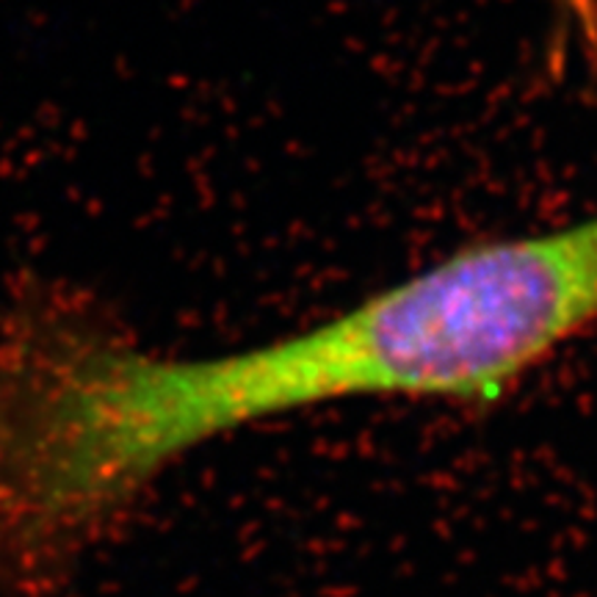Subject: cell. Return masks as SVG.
Returning <instances> with one entry per match:
<instances>
[{
	"label": "cell",
	"instance_id": "1",
	"mask_svg": "<svg viewBox=\"0 0 597 597\" xmlns=\"http://www.w3.org/2000/svg\"><path fill=\"white\" fill-rule=\"evenodd\" d=\"M597 327L589 219L465 247L407 280L241 351H147L139 404L180 462L216 437L362 398L487 404Z\"/></svg>",
	"mask_w": 597,
	"mask_h": 597
}]
</instances>
